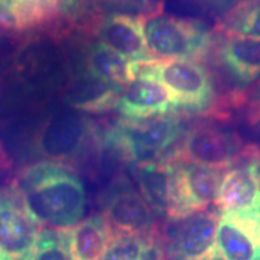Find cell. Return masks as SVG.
<instances>
[{"label": "cell", "instance_id": "8992f818", "mask_svg": "<svg viewBox=\"0 0 260 260\" xmlns=\"http://www.w3.org/2000/svg\"><path fill=\"white\" fill-rule=\"evenodd\" d=\"M172 164L170 195L167 216L178 222L191 214L206 211L214 203L223 171L188 161Z\"/></svg>", "mask_w": 260, "mask_h": 260}, {"label": "cell", "instance_id": "cb8c5ba5", "mask_svg": "<svg viewBox=\"0 0 260 260\" xmlns=\"http://www.w3.org/2000/svg\"><path fill=\"white\" fill-rule=\"evenodd\" d=\"M230 107H243L247 122L251 125L258 124L260 121V79L248 90L233 92L229 96Z\"/></svg>", "mask_w": 260, "mask_h": 260}, {"label": "cell", "instance_id": "7402d4cb", "mask_svg": "<svg viewBox=\"0 0 260 260\" xmlns=\"http://www.w3.org/2000/svg\"><path fill=\"white\" fill-rule=\"evenodd\" d=\"M124 87L103 82L90 77L88 84L83 94L75 103L77 110L86 112L102 113L116 109L119 96Z\"/></svg>", "mask_w": 260, "mask_h": 260}, {"label": "cell", "instance_id": "4fadbf2b", "mask_svg": "<svg viewBox=\"0 0 260 260\" xmlns=\"http://www.w3.org/2000/svg\"><path fill=\"white\" fill-rule=\"evenodd\" d=\"M102 44L129 61L154 59L146 46L139 16L112 14L103 19L96 30Z\"/></svg>", "mask_w": 260, "mask_h": 260}, {"label": "cell", "instance_id": "3957f363", "mask_svg": "<svg viewBox=\"0 0 260 260\" xmlns=\"http://www.w3.org/2000/svg\"><path fill=\"white\" fill-rule=\"evenodd\" d=\"M146 46L159 60H195L209 57L214 46L212 31L203 22L177 17L161 10L140 15Z\"/></svg>", "mask_w": 260, "mask_h": 260}, {"label": "cell", "instance_id": "603a6c76", "mask_svg": "<svg viewBox=\"0 0 260 260\" xmlns=\"http://www.w3.org/2000/svg\"><path fill=\"white\" fill-rule=\"evenodd\" d=\"M30 260H69L63 229L42 228Z\"/></svg>", "mask_w": 260, "mask_h": 260}, {"label": "cell", "instance_id": "277c9868", "mask_svg": "<svg viewBox=\"0 0 260 260\" xmlns=\"http://www.w3.org/2000/svg\"><path fill=\"white\" fill-rule=\"evenodd\" d=\"M149 81L167 89L176 112L224 117L212 74L199 61L158 59Z\"/></svg>", "mask_w": 260, "mask_h": 260}, {"label": "cell", "instance_id": "2e32d148", "mask_svg": "<svg viewBox=\"0 0 260 260\" xmlns=\"http://www.w3.org/2000/svg\"><path fill=\"white\" fill-rule=\"evenodd\" d=\"M63 232L69 260H103L115 237L102 214L80 220Z\"/></svg>", "mask_w": 260, "mask_h": 260}, {"label": "cell", "instance_id": "9c48e42d", "mask_svg": "<svg viewBox=\"0 0 260 260\" xmlns=\"http://www.w3.org/2000/svg\"><path fill=\"white\" fill-rule=\"evenodd\" d=\"M41 229L14 187L0 191V260H30Z\"/></svg>", "mask_w": 260, "mask_h": 260}, {"label": "cell", "instance_id": "8fae6325", "mask_svg": "<svg viewBox=\"0 0 260 260\" xmlns=\"http://www.w3.org/2000/svg\"><path fill=\"white\" fill-rule=\"evenodd\" d=\"M96 134V128L77 117H61L48 122L37 142L38 153L47 161L61 164L76 159L88 140Z\"/></svg>", "mask_w": 260, "mask_h": 260}, {"label": "cell", "instance_id": "484cf974", "mask_svg": "<svg viewBox=\"0 0 260 260\" xmlns=\"http://www.w3.org/2000/svg\"><path fill=\"white\" fill-rule=\"evenodd\" d=\"M203 3H207V4H212V5H224L226 3L233 2V0H200Z\"/></svg>", "mask_w": 260, "mask_h": 260}, {"label": "cell", "instance_id": "44dd1931", "mask_svg": "<svg viewBox=\"0 0 260 260\" xmlns=\"http://www.w3.org/2000/svg\"><path fill=\"white\" fill-rule=\"evenodd\" d=\"M17 30L24 31L42 25L57 16L59 0H9Z\"/></svg>", "mask_w": 260, "mask_h": 260}, {"label": "cell", "instance_id": "ac0fdd59", "mask_svg": "<svg viewBox=\"0 0 260 260\" xmlns=\"http://www.w3.org/2000/svg\"><path fill=\"white\" fill-rule=\"evenodd\" d=\"M89 76L103 82L126 86L130 79V61L117 52L98 42L89 47L86 57Z\"/></svg>", "mask_w": 260, "mask_h": 260}, {"label": "cell", "instance_id": "ba28073f", "mask_svg": "<svg viewBox=\"0 0 260 260\" xmlns=\"http://www.w3.org/2000/svg\"><path fill=\"white\" fill-rule=\"evenodd\" d=\"M260 145H245L235 164L223 174L216 205L218 212L260 209Z\"/></svg>", "mask_w": 260, "mask_h": 260}, {"label": "cell", "instance_id": "f1b7e54d", "mask_svg": "<svg viewBox=\"0 0 260 260\" xmlns=\"http://www.w3.org/2000/svg\"><path fill=\"white\" fill-rule=\"evenodd\" d=\"M258 125H259V126H258V130H259V132H260V121L258 122Z\"/></svg>", "mask_w": 260, "mask_h": 260}, {"label": "cell", "instance_id": "52a82bcc", "mask_svg": "<svg viewBox=\"0 0 260 260\" xmlns=\"http://www.w3.org/2000/svg\"><path fill=\"white\" fill-rule=\"evenodd\" d=\"M100 204L103 217L115 236H155V213L126 177H117L104 190Z\"/></svg>", "mask_w": 260, "mask_h": 260}, {"label": "cell", "instance_id": "ffe728a7", "mask_svg": "<svg viewBox=\"0 0 260 260\" xmlns=\"http://www.w3.org/2000/svg\"><path fill=\"white\" fill-rule=\"evenodd\" d=\"M155 236L116 235L103 260H161Z\"/></svg>", "mask_w": 260, "mask_h": 260}, {"label": "cell", "instance_id": "83f0119b", "mask_svg": "<svg viewBox=\"0 0 260 260\" xmlns=\"http://www.w3.org/2000/svg\"><path fill=\"white\" fill-rule=\"evenodd\" d=\"M259 176H260V158H259Z\"/></svg>", "mask_w": 260, "mask_h": 260}, {"label": "cell", "instance_id": "7a4b0ae2", "mask_svg": "<svg viewBox=\"0 0 260 260\" xmlns=\"http://www.w3.org/2000/svg\"><path fill=\"white\" fill-rule=\"evenodd\" d=\"M186 128L178 112L147 119H117L99 130L102 148H109L123 160L138 167L160 160L178 144Z\"/></svg>", "mask_w": 260, "mask_h": 260}, {"label": "cell", "instance_id": "5b68a950", "mask_svg": "<svg viewBox=\"0 0 260 260\" xmlns=\"http://www.w3.org/2000/svg\"><path fill=\"white\" fill-rule=\"evenodd\" d=\"M243 147L242 139L235 132L211 123H198L184 132L162 160L195 162L223 171L235 164Z\"/></svg>", "mask_w": 260, "mask_h": 260}, {"label": "cell", "instance_id": "d6986e66", "mask_svg": "<svg viewBox=\"0 0 260 260\" xmlns=\"http://www.w3.org/2000/svg\"><path fill=\"white\" fill-rule=\"evenodd\" d=\"M222 37H243L260 40V0H239L214 27Z\"/></svg>", "mask_w": 260, "mask_h": 260}, {"label": "cell", "instance_id": "5bb4252c", "mask_svg": "<svg viewBox=\"0 0 260 260\" xmlns=\"http://www.w3.org/2000/svg\"><path fill=\"white\" fill-rule=\"evenodd\" d=\"M219 64L237 86V92L260 77V40L243 37H223L217 47Z\"/></svg>", "mask_w": 260, "mask_h": 260}, {"label": "cell", "instance_id": "9a60e30c", "mask_svg": "<svg viewBox=\"0 0 260 260\" xmlns=\"http://www.w3.org/2000/svg\"><path fill=\"white\" fill-rule=\"evenodd\" d=\"M116 109L126 119H147L176 112L167 89L155 81L147 80L126 84Z\"/></svg>", "mask_w": 260, "mask_h": 260}, {"label": "cell", "instance_id": "7c38bea8", "mask_svg": "<svg viewBox=\"0 0 260 260\" xmlns=\"http://www.w3.org/2000/svg\"><path fill=\"white\" fill-rule=\"evenodd\" d=\"M178 223L172 260H222L216 241L218 213L201 211Z\"/></svg>", "mask_w": 260, "mask_h": 260}, {"label": "cell", "instance_id": "6da1fadb", "mask_svg": "<svg viewBox=\"0 0 260 260\" xmlns=\"http://www.w3.org/2000/svg\"><path fill=\"white\" fill-rule=\"evenodd\" d=\"M12 187L24 210L40 226L65 229L82 218L86 190L80 178L64 164L41 161L30 165Z\"/></svg>", "mask_w": 260, "mask_h": 260}, {"label": "cell", "instance_id": "e0dca14e", "mask_svg": "<svg viewBox=\"0 0 260 260\" xmlns=\"http://www.w3.org/2000/svg\"><path fill=\"white\" fill-rule=\"evenodd\" d=\"M171 175L172 164L162 159L135 167V180L140 194L158 216L167 214Z\"/></svg>", "mask_w": 260, "mask_h": 260}, {"label": "cell", "instance_id": "d4e9b609", "mask_svg": "<svg viewBox=\"0 0 260 260\" xmlns=\"http://www.w3.org/2000/svg\"><path fill=\"white\" fill-rule=\"evenodd\" d=\"M0 28L4 30L18 31L14 11L9 0H0Z\"/></svg>", "mask_w": 260, "mask_h": 260}, {"label": "cell", "instance_id": "4316f807", "mask_svg": "<svg viewBox=\"0 0 260 260\" xmlns=\"http://www.w3.org/2000/svg\"><path fill=\"white\" fill-rule=\"evenodd\" d=\"M63 2L64 6H68V8H73L75 4V0H61Z\"/></svg>", "mask_w": 260, "mask_h": 260}, {"label": "cell", "instance_id": "30bf717a", "mask_svg": "<svg viewBox=\"0 0 260 260\" xmlns=\"http://www.w3.org/2000/svg\"><path fill=\"white\" fill-rule=\"evenodd\" d=\"M216 241L222 260H260V209L218 212Z\"/></svg>", "mask_w": 260, "mask_h": 260}]
</instances>
